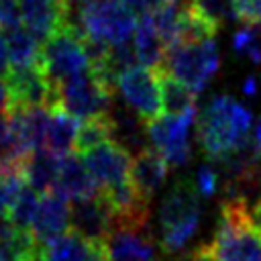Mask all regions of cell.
Segmentation results:
<instances>
[{"mask_svg":"<svg viewBox=\"0 0 261 261\" xmlns=\"http://www.w3.org/2000/svg\"><path fill=\"white\" fill-rule=\"evenodd\" d=\"M200 194L192 177H177L165 192L157 222H159V249L167 255L184 253L186 245L196 237L202 222Z\"/></svg>","mask_w":261,"mask_h":261,"instance_id":"obj_2","label":"cell"},{"mask_svg":"<svg viewBox=\"0 0 261 261\" xmlns=\"http://www.w3.org/2000/svg\"><path fill=\"white\" fill-rule=\"evenodd\" d=\"M133 45H135V53H137V59L141 65L151 67V69H161L167 47L157 31L151 14H145L139 18Z\"/></svg>","mask_w":261,"mask_h":261,"instance_id":"obj_18","label":"cell"},{"mask_svg":"<svg viewBox=\"0 0 261 261\" xmlns=\"http://www.w3.org/2000/svg\"><path fill=\"white\" fill-rule=\"evenodd\" d=\"M220 67V53L214 39L175 43L167 49L159 71H167L192 90L202 92Z\"/></svg>","mask_w":261,"mask_h":261,"instance_id":"obj_4","label":"cell"},{"mask_svg":"<svg viewBox=\"0 0 261 261\" xmlns=\"http://www.w3.org/2000/svg\"><path fill=\"white\" fill-rule=\"evenodd\" d=\"M71 228V206L69 200L57 190H49L41 194L35 218L31 222L29 232L39 241L47 243L49 239Z\"/></svg>","mask_w":261,"mask_h":261,"instance_id":"obj_14","label":"cell"},{"mask_svg":"<svg viewBox=\"0 0 261 261\" xmlns=\"http://www.w3.org/2000/svg\"><path fill=\"white\" fill-rule=\"evenodd\" d=\"M120 2H124L135 14L145 16V14H153L165 0H120Z\"/></svg>","mask_w":261,"mask_h":261,"instance_id":"obj_31","label":"cell"},{"mask_svg":"<svg viewBox=\"0 0 261 261\" xmlns=\"http://www.w3.org/2000/svg\"><path fill=\"white\" fill-rule=\"evenodd\" d=\"M92 239H86L77 230L69 228L47 243H41L43 261H90Z\"/></svg>","mask_w":261,"mask_h":261,"instance_id":"obj_20","label":"cell"},{"mask_svg":"<svg viewBox=\"0 0 261 261\" xmlns=\"http://www.w3.org/2000/svg\"><path fill=\"white\" fill-rule=\"evenodd\" d=\"M4 47L10 67H31L41 63V41L27 29L18 27L4 33Z\"/></svg>","mask_w":261,"mask_h":261,"instance_id":"obj_21","label":"cell"},{"mask_svg":"<svg viewBox=\"0 0 261 261\" xmlns=\"http://www.w3.org/2000/svg\"><path fill=\"white\" fill-rule=\"evenodd\" d=\"M204 249L214 261H261V228L249 216V204L222 200L212 239Z\"/></svg>","mask_w":261,"mask_h":261,"instance_id":"obj_3","label":"cell"},{"mask_svg":"<svg viewBox=\"0 0 261 261\" xmlns=\"http://www.w3.org/2000/svg\"><path fill=\"white\" fill-rule=\"evenodd\" d=\"M112 94L114 88L88 69L57 86V108H63L80 120L104 116L114 106Z\"/></svg>","mask_w":261,"mask_h":261,"instance_id":"obj_6","label":"cell"},{"mask_svg":"<svg viewBox=\"0 0 261 261\" xmlns=\"http://www.w3.org/2000/svg\"><path fill=\"white\" fill-rule=\"evenodd\" d=\"M0 261H8V259H6L4 255H2V251H0Z\"/></svg>","mask_w":261,"mask_h":261,"instance_id":"obj_38","label":"cell"},{"mask_svg":"<svg viewBox=\"0 0 261 261\" xmlns=\"http://www.w3.org/2000/svg\"><path fill=\"white\" fill-rule=\"evenodd\" d=\"M167 171L169 163L155 147H145L143 151L133 155L130 181L147 200H153V196L161 190V186L167 179Z\"/></svg>","mask_w":261,"mask_h":261,"instance_id":"obj_17","label":"cell"},{"mask_svg":"<svg viewBox=\"0 0 261 261\" xmlns=\"http://www.w3.org/2000/svg\"><path fill=\"white\" fill-rule=\"evenodd\" d=\"M253 114L226 94H218L196 116V139L208 161H222L234 149L249 143Z\"/></svg>","mask_w":261,"mask_h":261,"instance_id":"obj_1","label":"cell"},{"mask_svg":"<svg viewBox=\"0 0 261 261\" xmlns=\"http://www.w3.org/2000/svg\"><path fill=\"white\" fill-rule=\"evenodd\" d=\"M39 200H41V194L31 188L29 184L18 192V196L14 198L10 210H8V216L10 220L20 228V230H29L31 228V222L35 218V212H37V206H39Z\"/></svg>","mask_w":261,"mask_h":261,"instance_id":"obj_26","label":"cell"},{"mask_svg":"<svg viewBox=\"0 0 261 261\" xmlns=\"http://www.w3.org/2000/svg\"><path fill=\"white\" fill-rule=\"evenodd\" d=\"M112 139V124H110V116H96V118H88L80 124L77 130V141H75V149L80 153H86L94 147H98L104 141Z\"/></svg>","mask_w":261,"mask_h":261,"instance_id":"obj_25","label":"cell"},{"mask_svg":"<svg viewBox=\"0 0 261 261\" xmlns=\"http://www.w3.org/2000/svg\"><path fill=\"white\" fill-rule=\"evenodd\" d=\"M39 65L55 86L90 69V57L84 45V37L71 24V20L67 27H63L43 43Z\"/></svg>","mask_w":261,"mask_h":261,"instance_id":"obj_7","label":"cell"},{"mask_svg":"<svg viewBox=\"0 0 261 261\" xmlns=\"http://www.w3.org/2000/svg\"><path fill=\"white\" fill-rule=\"evenodd\" d=\"M249 216H251V220L261 228V196H259L255 202L249 204Z\"/></svg>","mask_w":261,"mask_h":261,"instance_id":"obj_34","label":"cell"},{"mask_svg":"<svg viewBox=\"0 0 261 261\" xmlns=\"http://www.w3.org/2000/svg\"><path fill=\"white\" fill-rule=\"evenodd\" d=\"M237 18L243 24H259L261 0H237Z\"/></svg>","mask_w":261,"mask_h":261,"instance_id":"obj_30","label":"cell"},{"mask_svg":"<svg viewBox=\"0 0 261 261\" xmlns=\"http://www.w3.org/2000/svg\"><path fill=\"white\" fill-rule=\"evenodd\" d=\"M82 37L98 39L108 45L130 41L137 29L135 12L120 0H100L82 6L77 22H71Z\"/></svg>","mask_w":261,"mask_h":261,"instance_id":"obj_5","label":"cell"},{"mask_svg":"<svg viewBox=\"0 0 261 261\" xmlns=\"http://www.w3.org/2000/svg\"><path fill=\"white\" fill-rule=\"evenodd\" d=\"M234 53L249 57L253 63L261 65V22L259 24H243L232 35Z\"/></svg>","mask_w":261,"mask_h":261,"instance_id":"obj_27","label":"cell"},{"mask_svg":"<svg viewBox=\"0 0 261 261\" xmlns=\"http://www.w3.org/2000/svg\"><path fill=\"white\" fill-rule=\"evenodd\" d=\"M198 110L188 114H165L147 122V137L151 147H155L169 167H184L192 157L190 130L196 122Z\"/></svg>","mask_w":261,"mask_h":261,"instance_id":"obj_8","label":"cell"},{"mask_svg":"<svg viewBox=\"0 0 261 261\" xmlns=\"http://www.w3.org/2000/svg\"><path fill=\"white\" fill-rule=\"evenodd\" d=\"M59 155H55L53 151H49L47 147L31 151L24 157L22 163V171H24V179L31 188H35L39 194H45L49 190L55 188L57 184V173H59Z\"/></svg>","mask_w":261,"mask_h":261,"instance_id":"obj_19","label":"cell"},{"mask_svg":"<svg viewBox=\"0 0 261 261\" xmlns=\"http://www.w3.org/2000/svg\"><path fill=\"white\" fill-rule=\"evenodd\" d=\"M92 2H100V0H69V4H92Z\"/></svg>","mask_w":261,"mask_h":261,"instance_id":"obj_37","label":"cell"},{"mask_svg":"<svg viewBox=\"0 0 261 261\" xmlns=\"http://www.w3.org/2000/svg\"><path fill=\"white\" fill-rule=\"evenodd\" d=\"M159 90H161V106L165 114H188L196 112V96L198 92L192 90L188 84L179 82L177 77L169 75L167 71H159Z\"/></svg>","mask_w":261,"mask_h":261,"instance_id":"obj_23","label":"cell"},{"mask_svg":"<svg viewBox=\"0 0 261 261\" xmlns=\"http://www.w3.org/2000/svg\"><path fill=\"white\" fill-rule=\"evenodd\" d=\"M114 226V216L102 194L73 202L71 206V228L86 239H106Z\"/></svg>","mask_w":261,"mask_h":261,"instance_id":"obj_16","label":"cell"},{"mask_svg":"<svg viewBox=\"0 0 261 261\" xmlns=\"http://www.w3.org/2000/svg\"><path fill=\"white\" fill-rule=\"evenodd\" d=\"M190 8L214 31L237 18V0H190Z\"/></svg>","mask_w":261,"mask_h":261,"instance_id":"obj_24","label":"cell"},{"mask_svg":"<svg viewBox=\"0 0 261 261\" xmlns=\"http://www.w3.org/2000/svg\"><path fill=\"white\" fill-rule=\"evenodd\" d=\"M10 110V90L6 86V80H0V112Z\"/></svg>","mask_w":261,"mask_h":261,"instance_id":"obj_32","label":"cell"},{"mask_svg":"<svg viewBox=\"0 0 261 261\" xmlns=\"http://www.w3.org/2000/svg\"><path fill=\"white\" fill-rule=\"evenodd\" d=\"M20 22H22L20 0H0V29L6 33L18 29Z\"/></svg>","mask_w":261,"mask_h":261,"instance_id":"obj_29","label":"cell"},{"mask_svg":"<svg viewBox=\"0 0 261 261\" xmlns=\"http://www.w3.org/2000/svg\"><path fill=\"white\" fill-rule=\"evenodd\" d=\"M84 161H86L92 177L100 186V190H108V188L130 181L133 153L112 139L86 151Z\"/></svg>","mask_w":261,"mask_h":261,"instance_id":"obj_11","label":"cell"},{"mask_svg":"<svg viewBox=\"0 0 261 261\" xmlns=\"http://www.w3.org/2000/svg\"><path fill=\"white\" fill-rule=\"evenodd\" d=\"M4 80L10 90V108L12 106L18 108L45 106L49 110L57 108V86L47 77L41 65L10 67Z\"/></svg>","mask_w":261,"mask_h":261,"instance_id":"obj_10","label":"cell"},{"mask_svg":"<svg viewBox=\"0 0 261 261\" xmlns=\"http://www.w3.org/2000/svg\"><path fill=\"white\" fill-rule=\"evenodd\" d=\"M257 90H259V82H257V77H247L245 80V84H243V92L245 94H249V96H253V94H257Z\"/></svg>","mask_w":261,"mask_h":261,"instance_id":"obj_35","label":"cell"},{"mask_svg":"<svg viewBox=\"0 0 261 261\" xmlns=\"http://www.w3.org/2000/svg\"><path fill=\"white\" fill-rule=\"evenodd\" d=\"M116 92L124 100V104L139 114L145 122H151L161 112V90H159V73L157 69L135 65L122 71L116 80Z\"/></svg>","mask_w":261,"mask_h":261,"instance_id":"obj_9","label":"cell"},{"mask_svg":"<svg viewBox=\"0 0 261 261\" xmlns=\"http://www.w3.org/2000/svg\"><path fill=\"white\" fill-rule=\"evenodd\" d=\"M77 120L80 118L65 112L63 108H53L51 116H49L45 147L59 157L71 153V149L75 147V141H77V130H80Z\"/></svg>","mask_w":261,"mask_h":261,"instance_id":"obj_22","label":"cell"},{"mask_svg":"<svg viewBox=\"0 0 261 261\" xmlns=\"http://www.w3.org/2000/svg\"><path fill=\"white\" fill-rule=\"evenodd\" d=\"M59 194H63L69 202H82L90 200L100 194V186L92 177L84 157H77L73 153L61 155L59 159V173L55 188Z\"/></svg>","mask_w":261,"mask_h":261,"instance_id":"obj_15","label":"cell"},{"mask_svg":"<svg viewBox=\"0 0 261 261\" xmlns=\"http://www.w3.org/2000/svg\"><path fill=\"white\" fill-rule=\"evenodd\" d=\"M192 181L202 198H212L220 190V171L214 169V165H200L196 173L192 175Z\"/></svg>","mask_w":261,"mask_h":261,"instance_id":"obj_28","label":"cell"},{"mask_svg":"<svg viewBox=\"0 0 261 261\" xmlns=\"http://www.w3.org/2000/svg\"><path fill=\"white\" fill-rule=\"evenodd\" d=\"M10 71V63H8V55H6V47H4V39L0 37V80L6 77V73Z\"/></svg>","mask_w":261,"mask_h":261,"instance_id":"obj_33","label":"cell"},{"mask_svg":"<svg viewBox=\"0 0 261 261\" xmlns=\"http://www.w3.org/2000/svg\"><path fill=\"white\" fill-rule=\"evenodd\" d=\"M253 143H255V147H257V149H259V153H261V116H259V120H257V124H255Z\"/></svg>","mask_w":261,"mask_h":261,"instance_id":"obj_36","label":"cell"},{"mask_svg":"<svg viewBox=\"0 0 261 261\" xmlns=\"http://www.w3.org/2000/svg\"><path fill=\"white\" fill-rule=\"evenodd\" d=\"M69 0H20L22 24L39 41H47L69 24Z\"/></svg>","mask_w":261,"mask_h":261,"instance_id":"obj_13","label":"cell"},{"mask_svg":"<svg viewBox=\"0 0 261 261\" xmlns=\"http://www.w3.org/2000/svg\"><path fill=\"white\" fill-rule=\"evenodd\" d=\"M106 243L112 261H157L159 241L151 226H114Z\"/></svg>","mask_w":261,"mask_h":261,"instance_id":"obj_12","label":"cell"}]
</instances>
